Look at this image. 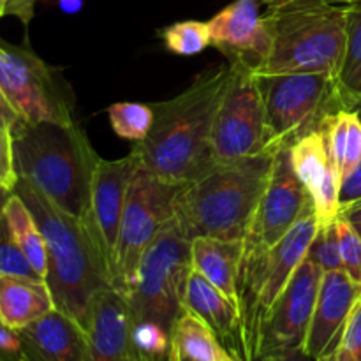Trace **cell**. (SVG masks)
Here are the masks:
<instances>
[{
  "mask_svg": "<svg viewBox=\"0 0 361 361\" xmlns=\"http://www.w3.org/2000/svg\"><path fill=\"white\" fill-rule=\"evenodd\" d=\"M312 212V197L293 169L289 148H282L274 155L270 176L243 238V250L270 249Z\"/></svg>",
  "mask_w": 361,
  "mask_h": 361,
  "instance_id": "12",
  "label": "cell"
},
{
  "mask_svg": "<svg viewBox=\"0 0 361 361\" xmlns=\"http://www.w3.org/2000/svg\"><path fill=\"white\" fill-rule=\"evenodd\" d=\"M270 34L257 76L328 73L338 78L345 55V6L326 0H288L263 16Z\"/></svg>",
  "mask_w": 361,
  "mask_h": 361,
  "instance_id": "5",
  "label": "cell"
},
{
  "mask_svg": "<svg viewBox=\"0 0 361 361\" xmlns=\"http://www.w3.org/2000/svg\"><path fill=\"white\" fill-rule=\"evenodd\" d=\"M13 194H14L13 189H9V187L4 185V183L0 182V215H4V210H6L7 203H9Z\"/></svg>",
  "mask_w": 361,
  "mask_h": 361,
  "instance_id": "41",
  "label": "cell"
},
{
  "mask_svg": "<svg viewBox=\"0 0 361 361\" xmlns=\"http://www.w3.org/2000/svg\"><path fill=\"white\" fill-rule=\"evenodd\" d=\"M361 161V122L360 116L355 109H351L349 116V129H348V141H345L344 162L341 168V180H344Z\"/></svg>",
  "mask_w": 361,
  "mask_h": 361,
  "instance_id": "32",
  "label": "cell"
},
{
  "mask_svg": "<svg viewBox=\"0 0 361 361\" xmlns=\"http://www.w3.org/2000/svg\"><path fill=\"white\" fill-rule=\"evenodd\" d=\"M321 277L323 270L305 257L264 319L254 358L261 360L274 353L303 348L314 316Z\"/></svg>",
  "mask_w": 361,
  "mask_h": 361,
  "instance_id": "13",
  "label": "cell"
},
{
  "mask_svg": "<svg viewBox=\"0 0 361 361\" xmlns=\"http://www.w3.org/2000/svg\"><path fill=\"white\" fill-rule=\"evenodd\" d=\"M108 116L116 136L134 143L143 141L154 123L152 104L141 102H116L108 108Z\"/></svg>",
  "mask_w": 361,
  "mask_h": 361,
  "instance_id": "25",
  "label": "cell"
},
{
  "mask_svg": "<svg viewBox=\"0 0 361 361\" xmlns=\"http://www.w3.org/2000/svg\"><path fill=\"white\" fill-rule=\"evenodd\" d=\"M13 0H0V16H4L6 13H9V7Z\"/></svg>",
  "mask_w": 361,
  "mask_h": 361,
  "instance_id": "42",
  "label": "cell"
},
{
  "mask_svg": "<svg viewBox=\"0 0 361 361\" xmlns=\"http://www.w3.org/2000/svg\"><path fill=\"white\" fill-rule=\"evenodd\" d=\"M4 215L7 219L11 233H13L14 242L18 243L23 256L27 257L30 267L37 271L41 279H46L48 274V252H46V242L42 236L41 228H39L37 221L28 210L27 204L23 203L16 192L11 196L9 203H7Z\"/></svg>",
  "mask_w": 361,
  "mask_h": 361,
  "instance_id": "23",
  "label": "cell"
},
{
  "mask_svg": "<svg viewBox=\"0 0 361 361\" xmlns=\"http://www.w3.org/2000/svg\"><path fill=\"white\" fill-rule=\"evenodd\" d=\"M14 192L37 221L48 252L46 284L55 309L88 330L92 302L102 289H113L111 274L87 221L60 210L37 187L18 178Z\"/></svg>",
  "mask_w": 361,
  "mask_h": 361,
  "instance_id": "2",
  "label": "cell"
},
{
  "mask_svg": "<svg viewBox=\"0 0 361 361\" xmlns=\"http://www.w3.org/2000/svg\"><path fill=\"white\" fill-rule=\"evenodd\" d=\"M21 122H23V118L18 115V111L13 108L9 99L6 97V94H4L2 88H0V129L13 134V130L16 129Z\"/></svg>",
  "mask_w": 361,
  "mask_h": 361,
  "instance_id": "36",
  "label": "cell"
},
{
  "mask_svg": "<svg viewBox=\"0 0 361 361\" xmlns=\"http://www.w3.org/2000/svg\"><path fill=\"white\" fill-rule=\"evenodd\" d=\"M351 109H355L356 113H358V116H360V122H361V99L360 101H356L355 104H353V108Z\"/></svg>",
  "mask_w": 361,
  "mask_h": 361,
  "instance_id": "46",
  "label": "cell"
},
{
  "mask_svg": "<svg viewBox=\"0 0 361 361\" xmlns=\"http://www.w3.org/2000/svg\"><path fill=\"white\" fill-rule=\"evenodd\" d=\"M335 226H337L338 247H341L342 270L353 281L361 284V236L344 217H338Z\"/></svg>",
  "mask_w": 361,
  "mask_h": 361,
  "instance_id": "30",
  "label": "cell"
},
{
  "mask_svg": "<svg viewBox=\"0 0 361 361\" xmlns=\"http://www.w3.org/2000/svg\"><path fill=\"white\" fill-rule=\"evenodd\" d=\"M134 316L127 300L115 289L97 293L88 319L87 361H141L133 345Z\"/></svg>",
  "mask_w": 361,
  "mask_h": 361,
  "instance_id": "17",
  "label": "cell"
},
{
  "mask_svg": "<svg viewBox=\"0 0 361 361\" xmlns=\"http://www.w3.org/2000/svg\"><path fill=\"white\" fill-rule=\"evenodd\" d=\"M361 296V284L344 270L324 271L317 291L314 316L303 349L316 361H330L341 342L353 309Z\"/></svg>",
  "mask_w": 361,
  "mask_h": 361,
  "instance_id": "15",
  "label": "cell"
},
{
  "mask_svg": "<svg viewBox=\"0 0 361 361\" xmlns=\"http://www.w3.org/2000/svg\"><path fill=\"white\" fill-rule=\"evenodd\" d=\"M35 0H13L9 7V13L18 14V16L23 18L25 21H28L32 14V7H34Z\"/></svg>",
  "mask_w": 361,
  "mask_h": 361,
  "instance_id": "39",
  "label": "cell"
},
{
  "mask_svg": "<svg viewBox=\"0 0 361 361\" xmlns=\"http://www.w3.org/2000/svg\"><path fill=\"white\" fill-rule=\"evenodd\" d=\"M0 88L25 122L74 123L67 88L28 48L0 42Z\"/></svg>",
  "mask_w": 361,
  "mask_h": 361,
  "instance_id": "11",
  "label": "cell"
},
{
  "mask_svg": "<svg viewBox=\"0 0 361 361\" xmlns=\"http://www.w3.org/2000/svg\"><path fill=\"white\" fill-rule=\"evenodd\" d=\"M183 309L201 317L229 355L238 360L243 358L240 310L194 268L187 279Z\"/></svg>",
  "mask_w": 361,
  "mask_h": 361,
  "instance_id": "19",
  "label": "cell"
},
{
  "mask_svg": "<svg viewBox=\"0 0 361 361\" xmlns=\"http://www.w3.org/2000/svg\"><path fill=\"white\" fill-rule=\"evenodd\" d=\"M18 178L37 187L60 210L87 219L97 152L74 123L21 122L11 134Z\"/></svg>",
  "mask_w": 361,
  "mask_h": 361,
  "instance_id": "3",
  "label": "cell"
},
{
  "mask_svg": "<svg viewBox=\"0 0 361 361\" xmlns=\"http://www.w3.org/2000/svg\"><path fill=\"white\" fill-rule=\"evenodd\" d=\"M23 356L30 361H87L88 330L74 317L53 309L18 331Z\"/></svg>",
  "mask_w": 361,
  "mask_h": 361,
  "instance_id": "18",
  "label": "cell"
},
{
  "mask_svg": "<svg viewBox=\"0 0 361 361\" xmlns=\"http://www.w3.org/2000/svg\"><path fill=\"white\" fill-rule=\"evenodd\" d=\"M275 154L217 164L175 196V217L190 240H243L271 171Z\"/></svg>",
  "mask_w": 361,
  "mask_h": 361,
  "instance_id": "4",
  "label": "cell"
},
{
  "mask_svg": "<svg viewBox=\"0 0 361 361\" xmlns=\"http://www.w3.org/2000/svg\"><path fill=\"white\" fill-rule=\"evenodd\" d=\"M219 361H242V360L235 358V356H233V355H229V353H228V351H226V353H224V355H222V358H221V360H219Z\"/></svg>",
  "mask_w": 361,
  "mask_h": 361,
  "instance_id": "45",
  "label": "cell"
},
{
  "mask_svg": "<svg viewBox=\"0 0 361 361\" xmlns=\"http://www.w3.org/2000/svg\"><path fill=\"white\" fill-rule=\"evenodd\" d=\"M226 349L201 317L183 309L171 328V356L194 361H219Z\"/></svg>",
  "mask_w": 361,
  "mask_h": 361,
  "instance_id": "22",
  "label": "cell"
},
{
  "mask_svg": "<svg viewBox=\"0 0 361 361\" xmlns=\"http://www.w3.org/2000/svg\"><path fill=\"white\" fill-rule=\"evenodd\" d=\"M361 74V2L345 6V55L338 83L342 95L349 92Z\"/></svg>",
  "mask_w": 361,
  "mask_h": 361,
  "instance_id": "27",
  "label": "cell"
},
{
  "mask_svg": "<svg viewBox=\"0 0 361 361\" xmlns=\"http://www.w3.org/2000/svg\"><path fill=\"white\" fill-rule=\"evenodd\" d=\"M361 203V161L360 164L342 180L341 183V208L353 207V204ZM341 210V212H342Z\"/></svg>",
  "mask_w": 361,
  "mask_h": 361,
  "instance_id": "34",
  "label": "cell"
},
{
  "mask_svg": "<svg viewBox=\"0 0 361 361\" xmlns=\"http://www.w3.org/2000/svg\"><path fill=\"white\" fill-rule=\"evenodd\" d=\"M243 257V240L200 236L190 242L192 268L214 284L238 309V277ZM240 310V309H238Z\"/></svg>",
  "mask_w": 361,
  "mask_h": 361,
  "instance_id": "20",
  "label": "cell"
},
{
  "mask_svg": "<svg viewBox=\"0 0 361 361\" xmlns=\"http://www.w3.org/2000/svg\"><path fill=\"white\" fill-rule=\"evenodd\" d=\"M307 259L316 263L323 270V274L324 271L342 270L341 247H338V235L335 222L317 229L316 236H314L312 243H310Z\"/></svg>",
  "mask_w": 361,
  "mask_h": 361,
  "instance_id": "29",
  "label": "cell"
},
{
  "mask_svg": "<svg viewBox=\"0 0 361 361\" xmlns=\"http://www.w3.org/2000/svg\"><path fill=\"white\" fill-rule=\"evenodd\" d=\"M289 155H291L293 169L309 192H312L326 178L331 169H337L331 162L330 154H328L324 129L314 130V133L307 134L302 140L296 141L289 148Z\"/></svg>",
  "mask_w": 361,
  "mask_h": 361,
  "instance_id": "24",
  "label": "cell"
},
{
  "mask_svg": "<svg viewBox=\"0 0 361 361\" xmlns=\"http://www.w3.org/2000/svg\"><path fill=\"white\" fill-rule=\"evenodd\" d=\"M317 229L319 224L312 212L270 249L243 250L238 277V309L245 361H256L257 337L264 319L305 261Z\"/></svg>",
  "mask_w": 361,
  "mask_h": 361,
  "instance_id": "6",
  "label": "cell"
},
{
  "mask_svg": "<svg viewBox=\"0 0 361 361\" xmlns=\"http://www.w3.org/2000/svg\"><path fill=\"white\" fill-rule=\"evenodd\" d=\"M171 361H194V360H189V358H180V356H176V358H173V356H171Z\"/></svg>",
  "mask_w": 361,
  "mask_h": 361,
  "instance_id": "47",
  "label": "cell"
},
{
  "mask_svg": "<svg viewBox=\"0 0 361 361\" xmlns=\"http://www.w3.org/2000/svg\"><path fill=\"white\" fill-rule=\"evenodd\" d=\"M360 99H361V74L358 80L355 81V85L349 88L348 94H345V104H348V108H353V104H355L356 101H360Z\"/></svg>",
  "mask_w": 361,
  "mask_h": 361,
  "instance_id": "40",
  "label": "cell"
},
{
  "mask_svg": "<svg viewBox=\"0 0 361 361\" xmlns=\"http://www.w3.org/2000/svg\"><path fill=\"white\" fill-rule=\"evenodd\" d=\"M231 74L233 66L228 62L197 76L176 97L152 104L150 133L134 147L143 168L166 182L182 185L217 166L210 137Z\"/></svg>",
  "mask_w": 361,
  "mask_h": 361,
  "instance_id": "1",
  "label": "cell"
},
{
  "mask_svg": "<svg viewBox=\"0 0 361 361\" xmlns=\"http://www.w3.org/2000/svg\"><path fill=\"white\" fill-rule=\"evenodd\" d=\"M259 361H316L312 356H309L303 348L288 349V351L274 353V355L263 356Z\"/></svg>",
  "mask_w": 361,
  "mask_h": 361,
  "instance_id": "37",
  "label": "cell"
},
{
  "mask_svg": "<svg viewBox=\"0 0 361 361\" xmlns=\"http://www.w3.org/2000/svg\"><path fill=\"white\" fill-rule=\"evenodd\" d=\"M55 309L46 281L0 275V323L20 331Z\"/></svg>",
  "mask_w": 361,
  "mask_h": 361,
  "instance_id": "21",
  "label": "cell"
},
{
  "mask_svg": "<svg viewBox=\"0 0 361 361\" xmlns=\"http://www.w3.org/2000/svg\"><path fill=\"white\" fill-rule=\"evenodd\" d=\"M16 361H30V360L25 358V356H21V358H20V360H16Z\"/></svg>",
  "mask_w": 361,
  "mask_h": 361,
  "instance_id": "48",
  "label": "cell"
},
{
  "mask_svg": "<svg viewBox=\"0 0 361 361\" xmlns=\"http://www.w3.org/2000/svg\"><path fill=\"white\" fill-rule=\"evenodd\" d=\"M180 185L169 183L137 166L127 190L113 267V289L126 296L133 286L148 245L175 217V196Z\"/></svg>",
  "mask_w": 361,
  "mask_h": 361,
  "instance_id": "9",
  "label": "cell"
},
{
  "mask_svg": "<svg viewBox=\"0 0 361 361\" xmlns=\"http://www.w3.org/2000/svg\"><path fill=\"white\" fill-rule=\"evenodd\" d=\"M330 361H361V296L349 316L337 351Z\"/></svg>",
  "mask_w": 361,
  "mask_h": 361,
  "instance_id": "31",
  "label": "cell"
},
{
  "mask_svg": "<svg viewBox=\"0 0 361 361\" xmlns=\"http://www.w3.org/2000/svg\"><path fill=\"white\" fill-rule=\"evenodd\" d=\"M231 66V80L219 104L210 137L217 164L268 154L259 76L249 66Z\"/></svg>",
  "mask_w": 361,
  "mask_h": 361,
  "instance_id": "10",
  "label": "cell"
},
{
  "mask_svg": "<svg viewBox=\"0 0 361 361\" xmlns=\"http://www.w3.org/2000/svg\"><path fill=\"white\" fill-rule=\"evenodd\" d=\"M137 166H140V157L133 148L127 157L116 159V161L99 159L94 178H92L90 207H88V215L85 221L104 256L109 274H111V282L127 190H129L130 178Z\"/></svg>",
  "mask_w": 361,
  "mask_h": 361,
  "instance_id": "14",
  "label": "cell"
},
{
  "mask_svg": "<svg viewBox=\"0 0 361 361\" xmlns=\"http://www.w3.org/2000/svg\"><path fill=\"white\" fill-rule=\"evenodd\" d=\"M23 356V345L18 331L0 323V361H16Z\"/></svg>",
  "mask_w": 361,
  "mask_h": 361,
  "instance_id": "35",
  "label": "cell"
},
{
  "mask_svg": "<svg viewBox=\"0 0 361 361\" xmlns=\"http://www.w3.org/2000/svg\"><path fill=\"white\" fill-rule=\"evenodd\" d=\"M190 242L176 217L148 245L133 286L123 298L136 321H152L171 334L183 310L187 279L192 270Z\"/></svg>",
  "mask_w": 361,
  "mask_h": 361,
  "instance_id": "8",
  "label": "cell"
},
{
  "mask_svg": "<svg viewBox=\"0 0 361 361\" xmlns=\"http://www.w3.org/2000/svg\"><path fill=\"white\" fill-rule=\"evenodd\" d=\"M264 102L267 152L277 154L323 129L331 113L348 108L338 78L328 73L259 76Z\"/></svg>",
  "mask_w": 361,
  "mask_h": 361,
  "instance_id": "7",
  "label": "cell"
},
{
  "mask_svg": "<svg viewBox=\"0 0 361 361\" xmlns=\"http://www.w3.org/2000/svg\"><path fill=\"white\" fill-rule=\"evenodd\" d=\"M330 4H337V6H349V4H355V2H361V0H326Z\"/></svg>",
  "mask_w": 361,
  "mask_h": 361,
  "instance_id": "44",
  "label": "cell"
},
{
  "mask_svg": "<svg viewBox=\"0 0 361 361\" xmlns=\"http://www.w3.org/2000/svg\"><path fill=\"white\" fill-rule=\"evenodd\" d=\"M0 275H16V277L41 279L30 267L27 257L14 242L13 233L7 224L6 215H0ZM44 281V279H41Z\"/></svg>",
  "mask_w": 361,
  "mask_h": 361,
  "instance_id": "28",
  "label": "cell"
},
{
  "mask_svg": "<svg viewBox=\"0 0 361 361\" xmlns=\"http://www.w3.org/2000/svg\"><path fill=\"white\" fill-rule=\"evenodd\" d=\"M166 49L175 55L192 56L212 46L210 28L207 21H176L161 32Z\"/></svg>",
  "mask_w": 361,
  "mask_h": 361,
  "instance_id": "26",
  "label": "cell"
},
{
  "mask_svg": "<svg viewBox=\"0 0 361 361\" xmlns=\"http://www.w3.org/2000/svg\"><path fill=\"white\" fill-rule=\"evenodd\" d=\"M207 23L212 46L221 49L229 63H243L256 71L267 59L270 34L257 0H235Z\"/></svg>",
  "mask_w": 361,
  "mask_h": 361,
  "instance_id": "16",
  "label": "cell"
},
{
  "mask_svg": "<svg viewBox=\"0 0 361 361\" xmlns=\"http://www.w3.org/2000/svg\"><path fill=\"white\" fill-rule=\"evenodd\" d=\"M0 182L9 189H14L18 182L16 169H14L13 137L2 129H0Z\"/></svg>",
  "mask_w": 361,
  "mask_h": 361,
  "instance_id": "33",
  "label": "cell"
},
{
  "mask_svg": "<svg viewBox=\"0 0 361 361\" xmlns=\"http://www.w3.org/2000/svg\"><path fill=\"white\" fill-rule=\"evenodd\" d=\"M257 2L267 4L268 7H275V6H281V4H286L288 0H257Z\"/></svg>",
  "mask_w": 361,
  "mask_h": 361,
  "instance_id": "43",
  "label": "cell"
},
{
  "mask_svg": "<svg viewBox=\"0 0 361 361\" xmlns=\"http://www.w3.org/2000/svg\"><path fill=\"white\" fill-rule=\"evenodd\" d=\"M341 217H344L353 228L356 229V233L361 236V203L353 204V207L345 208L341 212Z\"/></svg>",
  "mask_w": 361,
  "mask_h": 361,
  "instance_id": "38",
  "label": "cell"
}]
</instances>
